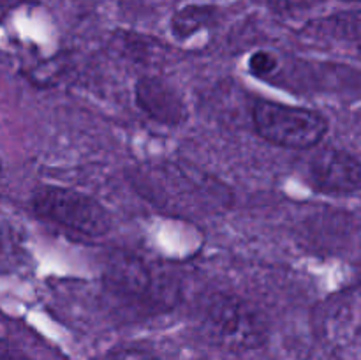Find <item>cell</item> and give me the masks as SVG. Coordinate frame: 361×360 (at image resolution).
<instances>
[{"instance_id": "cell-1", "label": "cell", "mask_w": 361, "mask_h": 360, "mask_svg": "<svg viewBox=\"0 0 361 360\" xmlns=\"http://www.w3.org/2000/svg\"><path fill=\"white\" fill-rule=\"evenodd\" d=\"M106 286L118 300L147 313L169 309L180 296L176 277L134 254L122 253L109 260Z\"/></svg>"}, {"instance_id": "cell-2", "label": "cell", "mask_w": 361, "mask_h": 360, "mask_svg": "<svg viewBox=\"0 0 361 360\" xmlns=\"http://www.w3.org/2000/svg\"><path fill=\"white\" fill-rule=\"evenodd\" d=\"M201 325L214 344L229 352H250L264 344L268 321L257 307L228 293H217L207 300Z\"/></svg>"}, {"instance_id": "cell-3", "label": "cell", "mask_w": 361, "mask_h": 360, "mask_svg": "<svg viewBox=\"0 0 361 360\" xmlns=\"http://www.w3.org/2000/svg\"><path fill=\"white\" fill-rule=\"evenodd\" d=\"M252 124L264 141L288 150L317 147L330 127L316 109L274 101H257L254 104Z\"/></svg>"}, {"instance_id": "cell-4", "label": "cell", "mask_w": 361, "mask_h": 360, "mask_svg": "<svg viewBox=\"0 0 361 360\" xmlns=\"http://www.w3.org/2000/svg\"><path fill=\"white\" fill-rule=\"evenodd\" d=\"M35 214L78 236L97 239L111 228V219L95 198L59 186H41L32 194Z\"/></svg>"}, {"instance_id": "cell-5", "label": "cell", "mask_w": 361, "mask_h": 360, "mask_svg": "<svg viewBox=\"0 0 361 360\" xmlns=\"http://www.w3.org/2000/svg\"><path fill=\"white\" fill-rule=\"evenodd\" d=\"M309 182L317 193L328 196L358 193L361 186L360 161L344 150H324L310 161Z\"/></svg>"}, {"instance_id": "cell-6", "label": "cell", "mask_w": 361, "mask_h": 360, "mask_svg": "<svg viewBox=\"0 0 361 360\" xmlns=\"http://www.w3.org/2000/svg\"><path fill=\"white\" fill-rule=\"evenodd\" d=\"M136 106L150 120L164 126H180L187 119V106L178 88L157 76H145L134 85Z\"/></svg>"}, {"instance_id": "cell-7", "label": "cell", "mask_w": 361, "mask_h": 360, "mask_svg": "<svg viewBox=\"0 0 361 360\" xmlns=\"http://www.w3.org/2000/svg\"><path fill=\"white\" fill-rule=\"evenodd\" d=\"M214 18V11L204 6H189L180 9L171 21V30L176 37L185 39L207 27Z\"/></svg>"}, {"instance_id": "cell-8", "label": "cell", "mask_w": 361, "mask_h": 360, "mask_svg": "<svg viewBox=\"0 0 361 360\" xmlns=\"http://www.w3.org/2000/svg\"><path fill=\"white\" fill-rule=\"evenodd\" d=\"M249 71L257 78H268L277 71L279 60L274 53L264 52V49H259V52L252 53L249 59Z\"/></svg>"}, {"instance_id": "cell-9", "label": "cell", "mask_w": 361, "mask_h": 360, "mask_svg": "<svg viewBox=\"0 0 361 360\" xmlns=\"http://www.w3.org/2000/svg\"><path fill=\"white\" fill-rule=\"evenodd\" d=\"M109 360H157L150 353H145L141 349H122L109 356Z\"/></svg>"}]
</instances>
